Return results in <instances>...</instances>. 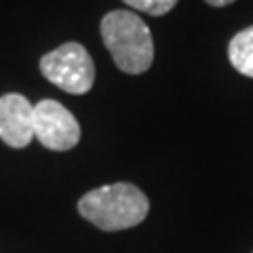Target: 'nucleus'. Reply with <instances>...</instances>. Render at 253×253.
Listing matches in <instances>:
<instances>
[{
    "mask_svg": "<svg viewBox=\"0 0 253 253\" xmlns=\"http://www.w3.org/2000/svg\"><path fill=\"white\" fill-rule=\"evenodd\" d=\"M41 74L70 95H84L93 89L95 63L81 42H66L41 57Z\"/></svg>",
    "mask_w": 253,
    "mask_h": 253,
    "instance_id": "3",
    "label": "nucleus"
},
{
    "mask_svg": "<svg viewBox=\"0 0 253 253\" xmlns=\"http://www.w3.org/2000/svg\"><path fill=\"white\" fill-rule=\"evenodd\" d=\"M78 213L104 232L135 228L148 217L150 201L135 184L116 181L86 192L78 201Z\"/></svg>",
    "mask_w": 253,
    "mask_h": 253,
    "instance_id": "1",
    "label": "nucleus"
},
{
    "mask_svg": "<svg viewBox=\"0 0 253 253\" xmlns=\"http://www.w3.org/2000/svg\"><path fill=\"white\" fill-rule=\"evenodd\" d=\"M126 6H131L133 11H141L148 13L152 17H161V15H167L169 11H173L179 0H123Z\"/></svg>",
    "mask_w": 253,
    "mask_h": 253,
    "instance_id": "7",
    "label": "nucleus"
},
{
    "mask_svg": "<svg viewBox=\"0 0 253 253\" xmlns=\"http://www.w3.org/2000/svg\"><path fill=\"white\" fill-rule=\"evenodd\" d=\"M106 49L125 74H144L154 61V41L146 21L133 11H110L99 23Z\"/></svg>",
    "mask_w": 253,
    "mask_h": 253,
    "instance_id": "2",
    "label": "nucleus"
},
{
    "mask_svg": "<svg viewBox=\"0 0 253 253\" xmlns=\"http://www.w3.org/2000/svg\"><path fill=\"white\" fill-rule=\"evenodd\" d=\"M34 137L53 152H66L81 141V125L59 101L42 99L34 106Z\"/></svg>",
    "mask_w": 253,
    "mask_h": 253,
    "instance_id": "4",
    "label": "nucleus"
},
{
    "mask_svg": "<svg viewBox=\"0 0 253 253\" xmlns=\"http://www.w3.org/2000/svg\"><path fill=\"white\" fill-rule=\"evenodd\" d=\"M228 59L243 76L253 78V26L236 32L228 44Z\"/></svg>",
    "mask_w": 253,
    "mask_h": 253,
    "instance_id": "6",
    "label": "nucleus"
},
{
    "mask_svg": "<svg viewBox=\"0 0 253 253\" xmlns=\"http://www.w3.org/2000/svg\"><path fill=\"white\" fill-rule=\"evenodd\" d=\"M34 137V106L21 93L0 97V139L6 146L21 150Z\"/></svg>",
    "mask_w": 253,
    "mask_h": 253,
    "instance_id": "5",
    "label": "nucleus"
},
{
    "mask_svg": "<svg viewBox=\"0 0 253 253\" xmlns=\"http://www.w3.org/2000/svg\"><path fill=\"white\" fill-rule=\"evenodd\" d=\"M205 2L211 6H228V4H232L234 0H205Z\"/></svg>",
    "mask_w": 253,
    "mask_h": 253,
    "instance_id": "8",
    "label": "nucleus"
}]
</instances>
